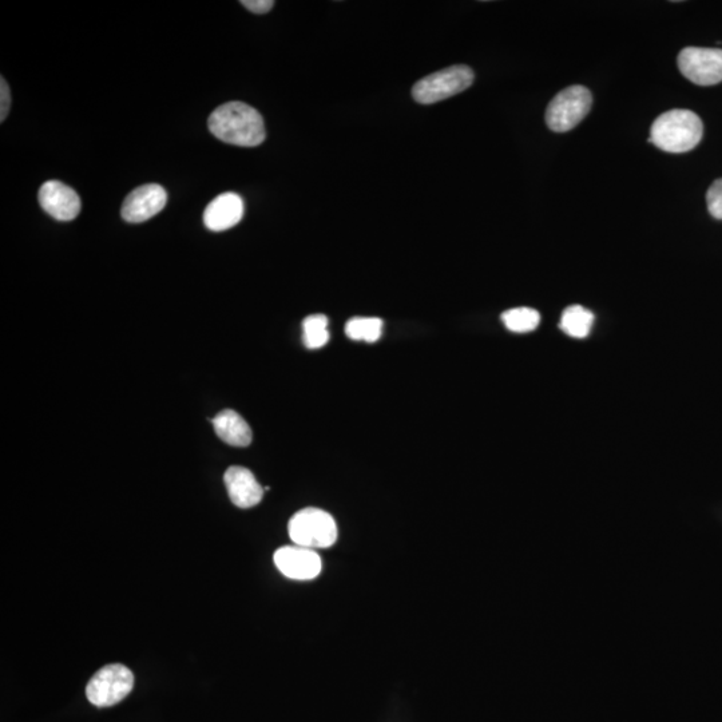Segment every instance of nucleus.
<instances>
[{
  "instance_id": "nucleus-1",
  "label": "nucleus",
  "mask_w": 722,
  "mask_h": 722,
  "mask_svg": "<svg viewBox=\"0 0 722 722\" xmlns=\"http://www.w3.org/2000/svg\"><path fill=\"white\" fill-rule=\"evenodd\" d=\"M208 128L214 137L226 144L255 148L267 138L264 119L255 107L244 102H228L210 114Z\"/></svg>"
},
{
  "instance_id": "nucleus-2",
  "label": "nucleus",
  "mask_w": 722,
  "mask_h": 722,
  "mask_svg": "<svg viewBox=\"0 0 722 722\" xmlns=\"http://www.w3.org/2000/svg\"><path fill=\"white\" fill-rule=\"evenodd\" d=\"M704 136L701 118L690 110H669L654 121L649 142L666 153L690 152Z\"/></svg>"
},
{
  "instance_id": "nucleus-3",
  "label": "nucleus",
  "mask_w": 722,
  "mask_h": 722,
  "mask_svg": "<svg viewBox=\"0 0 722 722\" xmlns=\"http://www.w3.org/2000/svg\"><path fill=\"white\" fill-rule=\"evenodd\" d=\"M288 533L297 546L312 550L328 549L335 545L337 526L327 511L307 507L293 515L288 523Z\"/></svg>"
},
{
  "instance_id": "nucleus-4",
  "label": "nucleus",
  "mask_w": 722,
  "mask_h": 722,
  "mask_svg": "<svg viewBox=\"0 0 722 722\" xmlns=\"http://www.w3.org/2000/svg\"><path fill=\"white\" fill-rule=\"evenodd\" d=\"M474 78V73L468 66L447 67L420 79L412 89V97L422 105H432L467 90Z\"/></svg>"
},
{
  "instance_id": "nucleus-5",
  "label": "nucleus",
  "mask_w": 722,
  "mask_h": 722,
  "mask_svg": "<svg viewBox=\"0 0 722 722\" xmlns=\"http://www.w3.org/2000/svg\"><path fill=\"white\" fill-rule=\"evenodd\" d=\"M593 97L586 87L570 86L550 102L546 124L555 133L570 132L589 114Z\"/></svg>"
},
{
  "instance_id": "nucleus-6",
  "label": "nucleus",
  "mask_w": 722,
  "mask_h": 722,
  "mask_svg": "<svg viewBox=\"0 0 722 722\" xmlns=\"http://www.w3.org/2000/svg\"><path fill=\"white\" fill-rule=\"evenodd\" d=\"M133 688L132 670L122 664H111L94 674L86 686V696L91 704L107 708L128 697Z\"/></svg>"
},
{
  "instance_id": "nucleus-7",
  "label": "nucleus",
  "mask_w": 722,
  "mask_h": 722,
  "mask_svg": "<svg viewBox=\"0 0 722 722\" xmlns=\"http://www.w3.org/2000/svg\"><path fill=\"white\" fill-rule=\"evenodd\" d=\"M678 67L685 78L700 86L722 82V50L686 47L678 55Z\"/></svg>"
},
{
  "instance_id": "nucleus-8",
  "label": "nucleus",
  "mask_w": 722,
  "mask_h": 722,
  "mask_svg": "<svg viewBox=\"0 0 722 722\" xmlns=\"http://www.w3.org/2000/svg\"><path fill=\"white\" fill-rule=\"evenodd\" d=\"M273 559L280 573L295 581H311L319 577L323 567L316 550L297 545L281 547Z\"/></svg>"
},
{
  "instance_id": "nucleus-9",
  "label": "nucleus",
  "mask_w": 722,
  "mask_h": 722,
  "mask_svg": "<svg viewBox=\"0 0 722 722\" xmlns=\"http://www.w3.org/2000/svg\"><path fill=\"white\" fill-rule=\"evenodd\" d=\"M168 202V194L161 185L149 184L134 189L125 198L121 214L130 224H141L160 213Z\"/></svg>"
},
{
  "instance_id": "nucleus-10",
  "label": "nucleus",
  "mask_w": 722,
  "mask_h": 722,
  "mask_svg": "<svg viewBox=\"0 0 722 722\" xmlns=\"http://www.w3.org/2000/svg\"><path fill=\"white\" fill-rule=\"evenodd\" d=\"M43 210L58 221H71L81 212V198L61 181H47L38 194Z\"/></svg>"
},
{
  "instance_id": "nucleus-11",
  "label": "nucleus",
  "mask_w": 722,
  "mask_h": 722,
  "mask_svg": "<svg viewBox=\"0 0 722 722\" xmlns=\"http://www.w3.org/2000/svg\"><path fill=\"white\" fill-rule=\"evenodd\" d=\"M224 482L230 501L240 509H252L263 501L265 489L248 468L229 467L225 472Z\"/></svg>"
},
{
  "instance_id": "nucleus-12",
  "label": "nucleus",
  "mask_w": 722,
  "mask_h": 722,
  "mask_svg": "<svg viewBox=\"0 0 722 722\" xmlns=\"http://www.w3.org/2000/svg\"><path fill=\"white\" fill-rule=\"evenodd\" d=\"M244 217L243 198L236 193H224L214 198L204 212V224L212 232H224L236 226Z\"/></svg>"
},
{
  "instance_id": "nucleus-13",
  "label": "nucleus",
  "mask_w": 722,
  "mask_h": 722,
  "mask_svg": "<svg viewBox=\"0 0 722 722\" xmlns=\"http://www.w3.org/2000/svg\"><path fill=\"white\" fill-rule=\"evenodd\" d=\"M218 438L233 447H248L253 440V432L247 420L233 410H224L212 419Z\"/></svg>"
},
{
  "instance_id": "nucleus-14",
  "label": "nucleus",
  "mask_w": 722,
  "mask_h": 722,
  "mask_svg": "<svg viewBox=\"0 0 722 722\" xmlns=\"http://www.w3.org/2000/svg\"><path fill=\"white\" fill-rule=\"evenodd\" d=\"M593 324L594 315L589 309L582 305H571L563 311L559 328L574 339H585L589 336Z\"/></svg>"
},
{
  "instance_id": "nucleus-15",
  "label": "nucleus",
  "mask_w": 722,
  "mask_h": 722,
  "mask_svg": "<svg viewBox=\"0 0 722 722\" xmlns=\"http://www.w3.org/2000/svg\"><path fill=\"white\" fill-rule=\"evenodd\" d=\"M349 339L375 343L383 333V320L378 317H355L345 325Z\"/></svg>"
},
{
  "instance_id": "nucleus-16",
  "label": "nucleus",
  "mask_w": 722,
  "mask_h": 722,
  "mask_svg": "<svg viewBox=\"0 0 722 722\" xmlns=\"http://www.w3.org/2000/svg\"><path fill=\"white\" fill-rule=\"evenodd\" d=\"M506 328L515 333H529L535 331L541 323V315L535 309L514 308L502 315Z\"/></svg>"
},
{
  "instance_id": "nucleus-17",
  "label": "nucleus",
  "mask_w": 722,
  "mask_h": 722,
  "mask_svg": "<svg viewBox=\"0 0 722 722\" xmlns=\"http://www.w3.org/2000/svg\"><path fill=\"white\" fill-rule=\"evenodd\" d=\"M304 344L309 349L324 347L329 341L328 317L325 315H311L303 321Z\"/></svg>"
},
{
  "instance_id": "nucleus-18",
  "label": "nucleus",
  "mask_w": 722,
  "mask_h": 722,
  "mask_svg": "<svg viewBox=\"0 0 722 722\" xmlns=\"http://www.w3.org/2000/svg\"><path fill=\"white\" fill-rule=\"evenodd\" d=\"M709 213L717 220H722V178L714 181L706 194Z\"/></svg>"
},
{
  "instance_id": "nucleus-19",
  "label": "nucleus",
  "mask_w": 722,
  "mask_h": 722,
  "mask_svg": "<svg viewBox=\"0 0 722 722\" xmlns=\"http://www.w3.org/2000/svg\"><path fill=\"white\" fill-rule=\"evenodd\" d=\"M0 121H5L11 107V94L9 83L2 77L0 79Z\"/></svg>"
},
{
  "instance_id": "nucleus-20",
  "label": "nucleus",
  "mask_w": 722,
  "mask_h": 722,
  "mask_svg": "<svg viewBox=\"0 0 722 722\" xmlns=\"http://www.w3.org/2000/svg\"><path fill=\"white\" fill-rule=\"evenodd\" d=\"M241 5H243L245 9L252 11V13L267 14L273 9L275 2H272V0H243Z\"/></svg>"
}]
</instances>
